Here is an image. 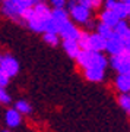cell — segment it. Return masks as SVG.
<instances>
[{
	"mask_svg": "<svg viewBox=\"0 0 130 132\" xmlns=\"http://www.w3.org/2000/svg\"><path fill=\"white\" fill-rule=\"evenodd\" d=\"M78 65L83 69H88V68H99V69H104L108 65L107 57L101 54V53L97 52H91V50H80L78 53V56L75 57Z\"/></svg>",
	"mask_w": 130,
	"mask_h": 132,
	"instance_id": "1",
	"label": "cell"
},
{
	"mask_svg": "<svg viewBox=\"0 0 130 132\" xmlns=\"http://www.w3.org/2000/svg\"><path fill=\"white\" fill-rule=\"evenodd\" d=\"M34 3L32 0H3V6H2V13L7 16L12 21L21 22L22 13L28 7H32Z\"/></svg>",
	"mask_w": 130,
	"mask_h": 132,
	"instance_id": "2",
	"label": "cell"
},
{
	"mask_svg": "<svg viewBox=\"0 0 130 132\" xmlns=\"http://www.w3.org/2000/svg\"><path fill=\"white\" fill-rule=\"evenodd\" d=\"M69 13L75 22H79V24H86L91 19V9L76 3V0L69 2Z\"/></svg>",
	"mask_w": 130,
	"mask_h": 132,
	"instance_id": "3",
	"label": "cell"
},
{
	"mask_svg": "<svg viewBox=\"0 0 130 132\" xmlns=\"http://www.w3.org/2000/svg\"><path fill=\"white\" fill-rule=\"evenodd\" d=\"M110 65H111L118 73L126 75V73L130 71V50L124 48L120 54L111 56V59H110Z\"/></svg>",
	"mask_w": 130,
	"mask_h": 132,
	"instance_id": "4",
	"label": "cell"
},
{
	"mask_svg": "<svg viewBox=\"0 0 130 132\" xmlns=\"http://www.w3.org/2000/svg\"><path fill=\"white\" fill-rule=\"evenodd\" d=\"M0 69L12 78L19 72V63L10 54H0Z\"/></svg>",
	"mask_w": 130,
	"mask_h": 132,
	"instance_id": "5",
	"label": "cell"
},
{
	"mask_svg": "<svg viewBox=\"0 0 130 132\" xmlns=\"http://www.w3.org/2000/svg\"><path fill=\"white\" fill-rule=\"evenodd\" d=\"M59 34L61 35L63 40H75V41H78V38L80 37L79 28H78L75 24H72L70 21H67V22H64V24L60 25Z\"/></svg>",
	"mask_w": 130,
	"mask_h": 132,
	"instance_id": "6",
	"label": "cell"
},
{
	"mask_svg": "<svg viewBox=\"0 0 130 132\" xmlns=\"http://www.w3.org/2000/svg\"><path fill=\"white\" fill-rule=\"evenodd\" d=\"M105 50H107L111 56H117V54H120V53L124 50V41H123L118 35L114 34L111 38H108V40H107Z\"/></svg>",
	"mask_w": 130,
	"mask_h": 132,
	"instance_id": "7",
	"label": "cell"
},
{
	"mask_svg": "<svg viewBox=\"0 0 130 132\" xmlns=\"http://www.w3.org/2000/svg\"><path fill=\"white\" fill-rule=\"evenodd\" d=\"M105 46H107V40L104 37H101L98 32L89 34V50L91 52L101 53L105 50Z\"/></svg>",
	"mask_w": 130,
	"mask_h": 132,
	"instance_id": "8",
	"label": "cell"
},
{
	"mask_svg": "<svg viewBox=\"0 0 130 132\" xmlns=\"http://www.w3.org/2000/svg\"><path fill=\"white\" fill-rule=\"evenodd\" d=\"M5 120H6V125H9V128H16L22 122V114L19 113L16 109H9L6 112Z\"/></svg>",
	"mask_w": 130,
	"mask_h": 132,
	"instance_id": "9",
	"label": "cell"
},
{
	"mask_svg": "<svg viewBox=\"0 0 130 132\" xmlns=\"http://www.w3.org/2000/svg\"><path fill=\"white\" fill-rule=\"evenodd\" d=\"M105 76V72L104 69H99V68H88L85 69V78L91 82H101Z\"/></svg>",
	"mask_w": 130,
	"mask_h": 132,
	"instance_id": "10",
	"label": "cell"
},
{
	"mask_svg": "<svg viewBox=\"0 0 130 132\" xmlns=\"http://www.w3.org/2000/svg\"><path fill=\"white\" fill-rule=\"evenodd\" d=\"M34 10H35V16L40 18L41 21H47L48 18H51V10L48 9V6L44 3V2H38L32 6Z\"/></svg>",
	"mask_w": 130,
	"mask_h": 132,
	"instance_id": "11",
	"label": "cell"
},
{
	"mask_svg": "<svg viewBox=\"0 0 130 132\" xmlns=\"http://www.w3.org/2000/svg\"><path fill=\"white\" fill-rule=\"evenodd\" d=\"M101 22L102 24H105V25H108V27H111V28H114L117 25V22L120 21V18L117 16L113 10H108V9H105L104 12L101 13Z\"/></svg>",
	"mask_w": 130,
	"mask_h": 132,
	"instance_id": "12",
	"label": "cell"
},
{
	"mask_svg": "<svg viewBox=\"0 0 130 132\" xmlns=\"http://www.w3.org/2000/svg\"><path fill=\"white\" fill-rule=\"evenodd\" d=\"M113 29H114V34L118 35L121 40H126L127 37H130V27H129V24L126 22L124 19H120Z\"/></svg>",
	"mask_w": 130,
	"mask_h": 132,
	"instance_id": "13",
	"label": "cell"
},
{
	"mask_svg": "<svg viewBox=\"0 0 130 132\" xmlns=\"http://www.w3.org/2000/svg\"><path fill=\"white\" fill-rule=\"evenodd\" d=\"M63 48H64V52L67 53V56L73 57V59L78 56V53L80 52L79 44H78V41H75V40H63Z\"/></svg>",
	"mask_w": 130,
	"mask_h": 132,
	"instance_id": "14",
	"label": "cell"
},
{
	"mask_svg": "<svg viewBox=\"0 0 130 132\" xmlns=\"http://www.w3.org/2000/svg\"><path fill=\"white\" fill-rule=\"evenodd\" d=\"M113 12L120 19H126V18H129V15H130V6L126 2H117L116 6L113 7Z\"/></svg>",
	"mask_w": 130,
	"mask_h": 132,
	"instance_id": "15",
	"label": "cell"
},
{
	"mask_svg": "<svg viewBox=\"0 0 130 132\" xmlns=\"http://www.w3.org/2000/svg\"><path fill=\"white\" fill-rule=\"evenodd\" d=\"M51 18L54 19L59 25H61V24H64V22L69 21V13L63 7H56V9L51 10Z\"/></svg>",
	"mask_w": 130,
	"mask_h": 132,
	"instance_id": "16",
	"label": "cell"
},
{
	"mask_svg": "<svg viewBox=\"0 0 130 132\" xmlns=\"http://www.w3.org/2000/svg\"><path fill=\"white\" fill-rule=\"evenodd\" d=\"M116 87H117V90H120L123 94L130 93V81H129V78H127L126 75L118 73V76L116 78Z\"/></svg>",
	"mask_w": 130,
	"mask_h": 132,
	"instance_id": "17",
	"label": "cell"
},
{
	"mask_svg": "<svg viewBox=\"0 0 130 132\" xmlns=\"http://www.w3.org/2000/svg\"><path fill=\"white\" fill-rule=\"evenodd\" d=\"M97 32L99 34L101 37H104L105 40H108V38H111L113 35H114V29H113L111 27H108V25L99 22V24L97 25Z\"/></svg>",
	"mask_w": 130,
	"mask_h": 132,
	"instance_id": "18",
	"label": "cell"
},
{
	"mask_svg": "<svg viewBox=\"0 0 130 132\" xmlns=\"http://www.w3.org/2000/svg\"><path fill=\"white\" fill-rule=\"evenodd\" d=\"M59 28H60V25L57 24L53 18H48L47 21H44V32L59 34Z\"/></svg>",
	"mask_w": 130,
	"mask_h": 132,
	"instance_id": "19",
	"label": "cell"
},
{
	"mask_svg": "<svg viewBox=\"0 0 130 132\" xmlns=\"http://www.w3.org/2000/svg\"><path fill=\"white\" fill-rule=\"evenodd\" d=\"M28 27H29L31 31H34V32H44V21H41V19L37 18V16L29 21Z\"/></svg>",
	"mask_w": 130,
	"mask_h": 132,
	"instance_id": "20",
	"label": "cell"
},
{
	"mask_svg": "<svg viewBox=\"0 0 130 132\" xmlns=\"http://www.w3.org/2000/svg\"><path fill=\"white\" fill-rule=\"evenodd\" d=\"M15 109H16L21 114H29L32 112V107H31V104H29L26 100H19L18 103H16V106H15Z\"/></svg>",
	"mask_w": 130,
	"mask_h": 132,
	"instance_id": "21",
	"label": "cell"
},
{
	"mask_svg": "<svg viewBox=\"0 0 130 132\" xmlns=\"http://www.w3.org/2000/svg\"><path fill=\"white\" fill-rule=\"evenodd\" d=\"M80 50H89V34L88 32H80V37L78 38Z\"/></svg>",
	"mask_w": 130,
	"mask_h": 132,
	"instance_id": "22",
	"label": "cell"
},
{
	"mask_svg": "<svg viewBox=\"0 0 130 132\" xmlns=\"http://www.w3.org/2000/svg\"><path fill=\"white\" fill-rule=\"evenodd\" d=\"M44 43L50 44V46H57L59 44V34L44 32Z\"/></svg>",
	"mask_w": 130,
	"mask_h": 132,
	"instance_id": "23",
	"label": "cell"
},
{
	"mask_svg": "<svg viewBox=\"0 0 130 132\" xmlns=\"http://www.w3.org/2000/svg\"><path fill=\"white\" fill-rule=\"evenodd\" d=\"M118 103H120V106L124 110H129L130 109V95H129V93L127 94H121L120 97H118Z\"/></svg>",
	"mask_w": 130,
	"mask_h": 132,
	"instance_id": "24",
	"label": "cell"
},
{
	"mask_svg": "<svg viewBox=\"0 0 130 132\" xmlns=\"http://www.w3.org/2000/svg\"><path fill=\"white\" fill-rule=\"evenodd\" d=\"M10 95L7 94V91L5 90V88H2L0 87V103H3V104H9L10 103Z\"/></svg>",
	"mask_w": 130,
	"mask_h": 132,
	"instance_id": "25",
	"label": "cell"
},
{
	"mask_svg": "<svg viewBox=\"0 0 130 132\" xmlns=\"http://www.w3.org/2000/svg\"><path fill=\"white\" fill-rule=\"evenodd\" d=\"M34 18H35V10H34V7H28V9L22 13V19H25L26 22H29V21L34 19Z\"/></svg>",
	"mask_w": 130,
	"mask_h": 132,
	"instance_id": "26",
	"label": "cell"
},
{
	"mask_svg": "<svg viewBox=\"0 0 130 132\" xmlns=\"http://www.w3.org/2000/svg\"><path fill=\"white\" fill-rule=\"evenodd\" d=\"M10 81V76L6 73V72H3L2 69H0V87L2 88H5V87H7V84H9Z\"/></svg>",
	"mask_w": 130,
	"mask_h": 132,
	"instance_id": "27",
	"label": "cell"
},
{
	"mask_svg": "<svg viewBox=\"0 0 130 132\" xmlns=\"http://www.w3.org/2000/svg\"><path fill=\"white\" fill-rule=\"evenodd\" d=\"M50 2L54 9L56 7H64V5H66V0H50Z\"/></svg>",
	"mask_w": 130,
	"mask_h": 132,
	"instance_id": "28",
	"label": "cell"
},
{
	"mask_svg": "<svg viewBox=\"0 0 130 132\" xmlns=\"http://www.w3.org/2000/svg\"><path fill=\"white\" fill-rule=\"evenodd\" d=\"M76 3L88 7V9H92V0H76Z\"/></svg>",
	"mask_w": 130,
	"mask_h": 132,
	"instance_id": "29",
	"label": "cell"
},
{
	"mask_svg": "<svg viewBox=\"0 0 130 132\" xmlns=\"http://www.w3.org/2000/svg\"><path fill=\"white\" fill-rule=\"evenodd\" d=\"M116 3H117V0H105V9L113 10V7L116 6Z\"/></svg>",
	"mask_w": 130,
	"mask_h": 132,
	"instance_id": "30",
	"label": "cell"
},
{
	"mask_svg": "<svg viewBox=\"0 0 130 132\" xmlns=\"http://www.w3.org/2000/svg\"><path fill=\"white\" fill-rule=\"evenodd\" d=\"M85 25H86V28H88V29H92V28H97V25L94 24V22H92V21H91V19H89V21H88V22H86V24H85Z\"/></svg>",
	"mask_w": 130,
	"mask_h": 132,
	"instance_id": "31",
	"label": "cell"
},
{
	"mask_svg": "<svg viewBox=\"0 0 130 132\" xmlns=\"http://www.w3.org/2000/svg\"><path fill=\"white\" fill-rule=\"evenodd\" d=\"M123 41H124V48L130 50V37H127L126 40H123Z\"/></svg>",
	"mask_w": 130,
	"mask_h": 132,
	"instance_id": "32",
	"label": "cell"
},
{
	"mask_svg": "<svg viewBox=\"0 0 130 132\" xmlns=\"http://www.w3.org/2000/svg\"><path fill=\"white\" fill-rule=\"evenodd\" d=\"M126 76H127V78H129V81H130V71L127 72V73H126Z\"/></svg>",
	"mask_w": 130,
	"mask_h": 132,
	"instance_id": "33",
	"label": "cell"
},
{
	"mask_svg": "<svg viewBox=\"0 0 130 132\" xmlns=\"http://www.w3.org/2000/svg\"><path fill=\"white\" fill-rule=\"evenodd\" d=\"M126 3H127V5L130 6V0H126Z\"/></svg>",
	"mask_w": 130,
	"mask_h": 132,
	"instance_id": "34",
	"label": "cell"
},
{
	"mask_svg": "<svg viewBox=\"0 0 130 132\" xmlns=\"http://www.w3.org/2000/svg\"><path fill=\"white\" fill-rule=\"evenodd\" d=\"M117 2H126V0H117Z\"/></svg>",
	"mask_w": 130,
	"mask_h": 132,
	"instance_id": "35",
	"label": "cell"
},
{
	"mask_svg": "<svg viewBox=\"0 0 130 132\" xmlns=\"http://www.w3.org/2000/svg\"><path fill=\"white\" fill-rule=\"evenodd\" d=\"M127 112H129V113H130V109H129V110H127Z\"/></svg>",
	"mask_w": 130,
	"mask_h": 132,
	"instance_id": "36",
	"label": "cell"
},
{
	"mask_svg": "<svg viewBox=\"0 0 130 132\" xmlns=\"http://www.w3.org/2000/svg\"><path fill=\"white\" fill-rule=\"evenodd\" d=\"M3 132H9V131H3Z\"/></svg>",
	"mask_w": 130,
	"mask_h": 132,
	"instance_id": "37",
	"label": "cell"
},
{
	"mask_svg": "<svg viewBox=\"0 0 130 132\" xmlns=\"http://www.w3.org/2000/svg\"><path fill=\"white\" fill-rule=\"evenodd\" d=\"M0 2H3V0H0Z\"/></svg>",
	"mask_w": 130,
	"mask_h": 132,
	"instance_id": "38",
	"label": "cell"
},
{
	"mask_svg": "<svg viewBox=\"0 0 130 132\" xmlns=\"http://www.w3.org/2000/svg\"><path fill=\"white\" fill-rule=\"evenodd\" d=\"M129 18H130V15H129Z\"/></svg>",
	"mask_w": 130,
	"mask_h": 132,
	"instance_id": "39",
	"label": "cell"
}]
</instances>
